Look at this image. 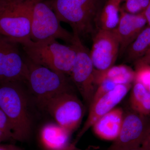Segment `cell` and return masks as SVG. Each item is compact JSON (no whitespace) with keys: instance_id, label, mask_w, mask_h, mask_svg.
Here are the masks:
<instances>
[{"instance_id":"cell-11","label":"cell","mask_w":150,"mask_h":150,"mask_svg":"<svg viewBox=\"0 0 150 150\" xmlns=\"http://www.w3.org/2000/svg\"><path fill=\"white\" fill-rule=\"evenodd\" d=\"M119 51V42L115 31L98 29L90 51L95 69L104 71L114 66Z\"/></svg>"},{"instance_id":"cell-25","label":"cell","mask_w":150,"mask_h":150,"mask_svg":"<svg viewBox=\"0 0 150 150\" xmlns=\"http://www.w3.org/2000/svg\"><path fill=\"white\" fill-rule=\"evenodd\" d=\"M0 150H22L13 145H3L0 144Z\"/></svg>"},{"instance_id":"cell-27","label":"cell","mask_w":150,"mask_h":150,"mask_svg":"<svg viewBox=\"0 0 150 150\" xmlns=\"http://www.w3.org/2000/svg\"><path fill=\"white\" fill-rule=\"evenodd\" d=\"M8 140V139L0 131V144H1L3 142H5Z\"/></svg>"},{"instance_id":"cell-3","label":"cell","mask_w":150,"mask_h":150,"mask_svg":"<svg viewBox=\"0 0 150 150\" xmlns=\"http://www.w3.org/2000/svg\"><path fill=\"white\" fill-rule=\"evenodd\" d=\"M40 0H0V35L21 44L31 40L33 7Z\"/></svg>"},{"instance_id":"cell-20","label":"cell","mask_w":150,"mask_h":150,"mask_svg":"<svg viewBox=\"0 0 150 150\" xmlns=\"http://www.w3.org/2000/svg\"><path fill=\"white\" fill-rule=\"evenodd\" d=\"M150 0H126L121 8L126 12L132 14L142 13L148 6Z\"/></svg>"},{"instance_id":"cell-6","label":"cell","mask_w":150,"mask_h":150,"mask_svg":"<svg viewBox=\"0 0 150 150\" xmlns=\"http://www.w3.org/2000/svg\"><path fill=\"white\" fill-rule=\"evenodd\" d=\"M39 105L56 123L71 133L79 126L85 113L83 105L73 90L57 94Z\"/></svg>"},{"instance_id":"cell-28","label":"cell","mask_w":150,"mask_h":150,"mask_svg":"<svg viewBox=\"0 0 150 150\" xmlns=\"http://www.w3.org/2000/svg\"><path fill=\"white\" fill-rule=\"evenodd\" d=\"M62 150H81L79 149H77L75 147V145L74 144H70L69 146H68L67 148L62 149Z\"/></svg>"},{"instance_id":"cell-19","label":"cell","mask_w":150,"mask_h":150,"mask_svg":"<svg viewBox=\"0 0 150 150\" xmlns=\"http://www.w3.org/2000/svg\"><path fill=\"white\" fill-rule=\"evenodd\" d=\"M150 49V26L147 25L142 30L125 52L126 60L128 62H137Z\"/></svg>"},{"instance_id":"cell-24","label":"cell","mask_w":150,"mask_h":150,"mask_svg":"<svg viewBox=\"0 0 150 150\" xmlns=\"http://www.w3.org/2000/svg\"><path fill=\"white\" fill-rule=\"evenodd\" d=\"M142 146L146 149L150 150V127L143 141Z\"/></svg>"},{"instance_id":"cell-16","label":"cell","mask_w":150,"mask_h":150,"mask_svg":"<svg viewBox=\"0 0 150 150\" xmlns=\"http://www.w3.org/2000/svg\"><path fill=\"white\" fill-rule=\"evenodd\" d=\"M94 82L98 86L105 80L112 81L116 85L133 84L135 80V71L125 65L113 66L104 71L94 70Z\"/></svg>"},{"instance_id":"cell-2","label":"cell","mask_w":150,"mask_h":150,"mask_svg":"<svg viewBox=\"0 0 150 150\" xmlns=\"http://www.w3.org/2000/svg\"><path fill=\"white\" fill-rule=\"evenodd\" d=\"M27 58L36 64L69 76L76 56L74 47L63 45L54 38L21 43Z\"/></svg>"},{"instance_id":"cell-7","label":"cell","mask_w":150,"mask_h":150,"mask_svg":"<svg viewBox=\"0 0 150 150\" xmlns=\"http://www.w3.org/2000/svg\"><path fill=\"white\" fill-rule=\"evenodd\" d=\"M61 21L47 2L35 4L33 11L30 39L34 42L54 38L72 43L74 35L62 27Z\"/></svg>"},{"instance_id":"cell-21","label":"cell","mask_w":150,"mask_h":150,"mask_svg":"<svg viewBox=\"0 0 150 150\" xmlns=\"http://www.w3.org/2000/svg\"><path fill=\"white\" fill-rule=\"evenodd\" d=\"M0 131L8 139H13V131L10 121L0 108Z\"/></svg>"},{"instance_id":"cell-30","label":"cell","mask_w":150,"mask_h":150,"mask_svg":"<svg viewBox=\"0 0 150 150\" xmlns=\"http://www.w3.org/2000/svg\"><path fill=\"white\" fill-rule=\"evenodd\" d=\"M147 88L149 90V91L150 93V78L149 81V83H148L147 86Z\"/></svg>"},{"instance_id":"cell-14","label":"cell","mask_w":150,"mask_h":150,"mask_svg":"<svg viewBox=\"0 0 150 150\" xmlns=\"http://www.w3.org/2000/svg\"><path fill=\"white\" fill-rule=\"evenodd\" d=\"M124 114L121 108H115L94 124L92 127L93 132L102 139L114 141L121 130Z\"/></svg>"},{"instance_id":"cell-31","label":"cell","mask_w":150,"mask_h":150,"mask_svg":"<svg viewBox=\"0 0 150 150\" xmlns=\"http://www.w3.org/2000/svg\"><path fill=\"white\" fill-rule=\"evenodd\" d=\"M118 1H120L122 2L123 1H125L126 0H118Z\"/></svg>"},{"instance_id":"cell-8","label":"cell","mask_w":150,"mask_h":150,"mask_svg":"<svg viewBox=\"0 0 150 150\" xmlns=\"http://www.w3.org/2000/svg\"><path fill=\"white\" fill-rule=\"evenodd\" d=\"M73 35L74 40L71 45L74 47L76 56L69 77L85 102L89 106L96 91L94 67L91 58L90 51L84 46L78 35Z\"/></svg>"},{"instance_id":"cell-18","label":"cell","mask_w":150,"mask_h":150,"mask_svg":"<svg viewBox=\"0 0 150 150\" xmlns=\"http://www.w3.org/2000/svg\"><path fill=\"white\" fill-rule=\"evenodd\" d=\"M130 103L132 110L145 116L150 115V93L142 83H133Z\"/></svg>"},{"instance_id":"cell-1","label":"cell","mask_w":150,"mask_h":150,"mask_svg":"<svg viewBox=\"0 0 150 150\" xmlns=\"http://www.w3.org/2000/svg\"><path fill=\"white\" fill-rule=\"evenodd\" d=\"M61 22L69 25L73 34L83 37L93 32L103 0H51L47 2Z\"/></svg>"},{"instance_id":"cell-15","label":"cell","mask_w":150,"mask_h":150,"mask_svg":"<svg viewBox=\"0 0 150 150\" xmlns=\"http://www.w3.org/2000/svg\"><path fill=\"white\" fill-rule=\"evenodd\" d=\"M71 134L57 123H46L40 130V141L45 150H62L70 145Z\"/></svg>"},{"instance_id":"cell-29","label":"cell","mask_w":150,"mask_h":150,"mask_svg":"<svg viewBox=\"0 0 150 150\" xmlns=\"http://www.w3.org/2000/svg\"><path fill=\"white\" fill-rule=\"evenodd\" d=\"M125 150H149L148 149H146L144 147L142 146H140L134 148H131V149H128Z\"/></svg>"},{"instance_id":"cell-9","label":"cell","mask_w":150,"mask_h":150,"mask_svg":"<svg viewBox=\"0 0 150 150\" xmlns=\"http://www.w3.org/2000/svg\"><path fill=\"white\" fill-rule=\"evenodd\" d=\"M18 43L0 35V84L9 82L26 83L29 70Z\"/></svg>"},{"instance_id":"cell-4","label":"cell","mask_w":150,"mask_h":150,"mask_svg":"<svg viewBox=\"0 0 150 150\" xmlns=\"http://www.w3.org/2000/svg\"><path fill=\"white\" fill-rule=\"evenodd\" d=\"M22 82L0 84V108L10 121L13 131V140H25L31 131L32 122L27 100Z\"/></svg>"},{"instance_id":"cell-12","label":"cell","mask_w":150,"mask_h":150,"mask_svg":"<svg viewBox=\"0 0 150 150\" xmlns=\"http://www.w3.org/2000/svg\"><path fill=\"white\" fill-rule=\"evenodd\" d=\"M133 84H119L90 105L88 115L77 136L78 139L93 126L100 118L115 108L125 98Z\"/></svg>"},{"instance_id":"cell-32","label":"cell","mask_w":150,"mask_h":150,"mask_svg":"<svg viewBox=\"0 0 150 150\" xmlns=\"http://www.w3.org/2000/svg\"><path fill=\"white\" fill-rule=\"evenodd\" d=\"M40 1H43V0H40Z\"/></svg>"},{"instance_id":"cell-22","label":"cell","mask_w":150,"mask_h":150,"mask_svg":"<svg viewBox=\"0 0 150 150\" xmlns=\"http://www.w3.org/2000/svg\"><path fill=\"white\" fill-rule=\"evenodd\" d=\"M116 84L110 80H105L101 82L98 85L96 90L91 103L96 101L100 98L113 89L116 86Z\"/></svg>"},{"instance_id":"cell-26","label":"cell","mask_w":150,"mask_h":150,"mask_svg":"<svg viewBox=\"0 0 150 150\" xmlns=\"http://www.w3.org/2000/svg\"><path fill=\"white\" fill-rule=\"evenodd\" d=\"M145 18L147 23V25L150 26V1L146 8L144 12Z\"/></svg>"},{"instance_id":"cell-10","label":"cell","mask_w":150,"mask_h":150,"mask_svg":"<svg viewBox=\"0 0 150 150\" xmlns=\"http://www.w3.org/2000/svg\"><path fill=\"white\" fill-rule=\"evenodd\" d=\"M150 127L148 116L133 110L124 113L119 135L108 150H125L142 146Z\"/></svg>"},{"instance_id":"cell-23","label":"cell","mask_w":150,"mask_h":150,"mask_svg":"<svg viewBox=\"0 0 150 150\" xmlns=\"http://www.w3.org/2000/svg\"><path fill=\"white\" fill-rule=\"evenodd\" d=\"M136 65L149 64L150 65V49L146 54L139 60L135 62Z\"/></svg>"},{"instance_id":"cell-13","label":"cell","mask_w":150,"mask_h":150,"mask_svg":"<svg viewBox=\"0 0 150 150\" xmlns=\"http://www.w3.org/2000/svg\"><path fill=\"white\" fill-rule=\"evenodd\" d=\"M147 25L144 12L132 14L121 9L120 21L114 30L119 42V55H122Z\"/></svg>"},{"instance_id":"cell-5","label":"cell","mask_w":150,"mask_h":150,"mask_svg":"<svg viewBox=\"0 0 150 150\" xmlns=\"http://www.w3.org/2000/svg\"><path fill=\"white\" fill-rule=\"evenodd\" d=\"M29 74L27 83L40 104L55 95L73 90L70 78L46 67L36 64L26 58Z\"/></svg>"},{"instance_id":"cell-17","label":"cell","mask_w":150,"mask_h":150,"mask_svg":"<svg viewBox=\"0 0 150 150\" xmlns=\"http://www.w3.org/2000/svg\"><path fill=\"white\" fill-rule=\"evenodd\" d=\"M121 3L118 0L105 2L97 22L99 29L110 31L116 29L120 21Z\"/></svg>"}]
</instances>
